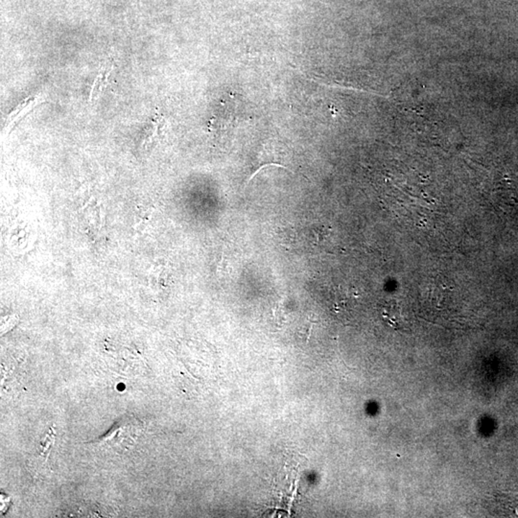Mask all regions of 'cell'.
Masks as SVG:
<instances>
[{
  "label": "cell",
  "mask_w": 518,
  "mask_h": 518,
  "mask_svg": "<svg viewBox=\"0 0 518 518\" xmlns=\"http://www.w3.org/2000/svg\"><path fill=\"white\" fill-rule=\"evenodd\" d=\"M143 422L131 415H125L117 419L109 432L97 440L98 445L118 454L126 453L135 448L143 437Z\"/></svg>",
  "instance_id": "obj_1"
},
{
  "label": "cell",
  "mask_w": 518,
  "mask_h": 518,
  "mask_svg": "<svg viewBox=\"0 0 518 518\" xmlns=\"http://www.w3.org/2000/svg\"><path fill=\"white\" fill-rule=\"evenodd\" d=\"M110 73H112V69L108 68L107 66H102V69L98 72L97 76L95 77L94 83L90 87L89 101H95L100 96L103 89H105L106 85L109 81Z\"/></svg>",
  "instance_id": "obj_2"
},
{
  "label": "cell",
  "mask_w": 518,
  "mask_h": 518,
  "mask_svg": "<svg viewBox=\"0 0 518 518\" xmlns=\"http://www.w3.org/2000/svg\"><path fill=\"white\" fill-rule=\"evenodd\" d=\"M166 126V120L162 117L159 113H154L153 118L151 120L150 124L146 131L145 139L144 144H152L161 138L162 131Z\"/></svg>",
  "instance_id": "obj_3"
}]
</instances>
